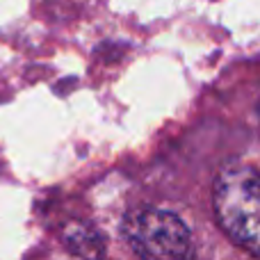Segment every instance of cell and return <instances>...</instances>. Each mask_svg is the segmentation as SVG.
<instances>
[{
    "label": "cell",
    "instance_id": "obj_1",
    "mask_svg": "<svg viewBox=\"0 0 260 260\" xmlns=\"http://www.w3.org/2000/svg\"><path fill=\"white\" fill-rule=\"evenodd\" d=\"M215 212L233 242L260 256V171L251 165H229L215 180Z\"/></svg>",
    "mask_w": 260,
    "mask_h": 260
},
{
    "label": "cell",
    "instance_id": "obj_2",
    "mask_svg": "<svg viewBox=\"0 0 260 260\" xmlns=\"http://www.w3.org/2000/svg\"><path fill=\"white\" fill-rule=\"evenodd\" d=\"M123 240L137 256L185 260L194 253L192 235L178 215L160 208H135L123 217Z\"/></svg>",
    "mask_w": 260,
    "mask_h": 260
},
{
    "label": "cell",
    "instance_id": "obj_3",
    "mask_svg": "<svg viewBox=\"0 0 260 260\" xmlns=\"http://www.w3.org/2000/svg\"><path fill=\"white\" fill-rule=\"evenodd\" d=\"M62 244L78 258H103L108 251L103 233L89 221H69L62 229Z\"/></svg>",
    "mask_w": 260,
    "mask_h": 260
}]
</instances>
